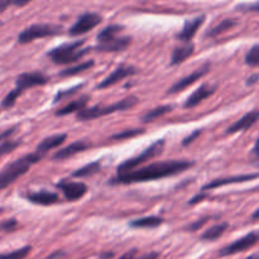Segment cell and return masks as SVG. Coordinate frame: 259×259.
I'll use <instances>...</instances> for the list:
<instances>
[{"label": "cell", "instance_id": "4dcf8cb0", "mask_svg": "<svg viewBox=\"0 0 259 259\" xmlns=\"http://www.w3.org/2000/svg\"><path fill=\"white\" fill-rule=\"evenodd\" d=\"M19 146H20L19 141H4L2 144H0V158L7 156V154H9L10 152H13Z\"/></svg>", "mask_w": 259, "mask_h": 259}, {"label": "cell", "instance_id": "f546056e", "mask_svg": "<svg viewBox=\"0 0 259 259\" xmlns=\"http://www.w3.org/2000/svg\"><path fill=\"white\" fill-rule=\"evenodd\" d=\"M245 63L250 67H259V45L253 46L245 55Z\"/></svg>", "mask_w": 259, "mask_h": 259}, {"label": "cell", "instance_id": "8fae6325", "mask_svg": "<svg viewBox=\"0 0 259 259\" xmlns=\"http://www.w3.org/2000/svg\"><path fill=\"white\" fill-rule=\"evenodd\" d=\"M57 187L63 192L66 199L68 201H77L82 199L88 192V186L82 182H73V181H61L57 184Z\"/></svg>", "mask_w": 259, "mask_h": 259}, {"label": "cell", "instance_id": "603a6c76", "mask_svg": "<svg viewBox=\"0 0 259 259\" xmlns=\"http://www.w3.org/2000/svg\"><path fill=\"white\" fill-rule=\"evenodd\" d=\"M123 30V27L119 24H111L104 28L100 33L98 34V42L99 43H106L110 40L115 39L119 37V33Z\"/></svg>", "mask_w": 259, "mask_h": 259}, {"label": "cell", "instance_id": "74e56055", "mask_svg": "<svg viewBox=\"0 0 259 259\" xmlns=\"http://www.w3.org/2000/svg\"><path fill=\"white\" fill-rule=\"evenodd\" d=\"M206 218H205V219H201V220H199V222H196V224H192V225H190L189 227V229L190 230H197V229H200V228L202 227V225L205 224V222H206Z\"/></svg>", "mask_w": 259, "mask_h": 259}, {"label": "cell", "instance_id": "8d00e7d4", "mask_svg": "<svg viewBox=\"0 0 259 259\" xmlns=\"http://www.w3.org/2000/svg\"><path fill=\"white\" fill-rule=\"evenodd\" d=\"M14 5V2H8V0H0V14L4 13L5 10L8 9L9 7Z\"/></svg>", "mask_w": 259, "mask_h": 259}, {"label": "cell", "instance_id": "44dd1931", "mask_svg": "<svg viewBox=\"0 0 259 259\" xmlns=\"http://www.w3.org/2000/svg\"><path fill=\"white\" fill-rule=\"evenodd\" d=\"M89 101H90V96L82 95L81 98H78V99H76V100L70 101L68 104H66L63 108L58 109V110L56 111V115L65 116V115H68V114H72V113H80V111H82L83 109H86V105H88Z\"/></svg>", "mask_w": 259, "mask_h": 259}, {"label": "cell", "instance_id": "277c9868", "mask_svg": "<svg viewBox=\"0 0 259 259\" xmlns=\"http://www.w3.org/2000/svg\"><path fill=\"white\" fill-rule=\"evenodd\" d=\"M83 43H85V39L63 43V45L58 46V47L50 51L48 56H50V58L56 65H68V63H73L76 61L81 60L90 51L89 48H82Z\"/></svg>", "mask_w": 259, "mask_h": 259}, {"label": "cell", "instance_id": "4fadbf2b", "mask_svg": "<svg viewBox=\"0 0 259 259\" xmlns=\"http://www.w3.org/2000/svg\"><path fill=\"white\" fill-rule=\"evenodd\" d=\"M259 177V174H248V175H238V176H230L224 177V179H217L214 181H210L209 184L205 185L202 187L204 191L211 189H218V187L228 186V185H234V184H243V182H248L250 180H255Z\"/></svg>", "mask_w": 259, "mask_h": 259}, {"label": "cell", "instance_id": "ba28073f", "mask_svg": "<svg viewBox=\"0 0 259 259\" xmlns=\"http://www.w3.org/2000/svg\"><path fill=\"white\" fill-rule=\"evenodd\" d=\"M259 242V230H253V232L248 233L247 235H244L240 239L235 240V242L230 243L229 245L223 248L220 250V255L222 257H227V255H233L237 254V253L244 252L248 250L249 248L254 247L255 244Z\"/></svg>", "mask_w": 259, "mask_h": 259}, {"label": "cell", "instance_id": "ee69618b", "mask_svg": "<svg viewBox=\"0 0 259 259\" xmlns=\"http://www.w3.org/2000/svg\"><path fill=\"white\" fill-rule=\"evenodd\" d=\"M258 78H259V75H254V76H253V77H249V78H248V85H253V83H254L255 82V80H258Z\"/></svg>", "mask_w": 259, "mask_h": 259}, {"label": "cell", "instance_id": "f6af8a7d", "mask_svg": "<svg viewBox=\"0 0 259 259\" xmlns=\"http://www.w3.org/2000/svg\"><path fill=\"white\" fill-rule=\"evenodd\" d=\"M252 219L253 220H259V209L255 210V212H254V214H253Z\"/></svg>", "mask_w": 259, "mask_h": 259}, {"label": "cell", "instance_id": "6da1fadb", "mask_svg": "<svg viewBox=\"0 0 259 259\" xmlns=\"http://www.w3.org/2000/svg\"><path fill=\"white\" fill-rule=\"evenodd\" d=\"M194 166L192 162L189 161H163L154 162L148 166L141 167L138 169L128 172V174L118 175L111 180V184L114 185H129L138 184V182L153 181V180L164 179V177L175 176L180 172H184Z\"/></svg>", "mask_w": 259, "mask_h": 259}, {"label": "cell", "instance_id": "52a82bcc", "mask_svg": "<svg viewBox=\"0 0 259 259\" xmlns=\"http://www.w3.org/2000/svg\"><path fill=\"white\" fill-rule=\"evenodd\" d=\"M62 28L58 25L53 24H33L30 27L25 28L23 32L19 33L18 35V42L20 45H25V43L33 42L38 38H46V37H53V35L60 34Z\"/></svg>", "mask_w": 259, "mask_h": 259}, {"label": "cell", "instance_id": "7bdbcfd3", "mask_svg": "<svg viewBox=\"0 0 259 259\" xmlns=\"http://www.w3.org/2000/svg\"><path fill=\"white\" fill-rule=\"evenodd\" d=\"M13 131H14V129H9V131H5V133H3V134H0V141H2V139H4V138H7L8 136H10V134L13 133Z\"/></svg>", "mask_w": 259, "mask_h": 259}, {"label": "cell", "instance_id": "ac0fdd59", "mask_svg": "<svg viewBox=\"0 0 259 259\" xmlns=\"http://www.w3.org/2000/svg\"><path fill=\"white\" fill-rule=\"evenodd\" d=\"M132 43L131 37H118L115 39L110 40L106 43H98L95 46V50L98 52H121V51L126 50L129 45Z\"/></svg>", "mask_w": 259, "mask_h": 259}, {"label": "cell", "instance_id": "ffe728a7", "mask_svg": "<svg viewBox=\"0 0 259 259\" xmlns=\"http://www.w3.org/2000/svg\"><path fill=\"white\" fill-rule=\"evenodd\" d=\"M66 137H67L66 134H55V136L47 137V138H45L39 144H38L34 152L37 154H39L43 158V157L46 156V153L50 152L51 149H55L57 148V147H60L61 144L65 142Z\"/></svg>", "mask_w": 259, "mask_h": 259}, {"label": "cell", "instance_id": "5bb4252c", "mask_svg": "<svg viewBox=\"0 0 259 259\" xmlns=\"http://www.w3.org/2000/svg\"><path fill=\"white\" fill-rule=\"evenodd\" d=\"M25 199L34 205H40V206H51V205L57 204L60 196L56 192L51 191H33L28 192L25 195Z\"/></svg>", "mask_w": 259, "mask_h": 259}, {"label": "cell", "instance_id": "d6a6232c", "mask_svg": "<svg viewBox=\"0 0 259 259\" xmlns=\"http://www.w3.org/2000/svg\"><path fill=\"white\" fill-rule=\"evenodd\" d=\"M81 88H82V85L75 86V88L70 89V90L60 91V93H58L57 95L55 96V101H53V103H58V101H61V100H65V99L70 98V96H72V95H75V94L77 93V90H80Z\"/></svg>", "mask_w": 259, "mask_h": 259}, {"label": "cell", "instance_id": "484cf974", "mask_svg": "<svg viewBox=\"0 0 259 259\" xmlns=\"http://www.w3.org/2000/svg\"><path fill=\"white\" fill-rule=\"evenodd\" d=\"M163 223V219L159 217H146L141 219L133 220L131 223V227L133 228H157Z\"/></svg>", "mask_w": 259, "mask_h": 259}, {"label": "cell", "instance_id": "4316f807", "mask_svg": "<svg viewBox=\"0 0 259 259\" xmlns=\"http://www.w3.org/2000/svg\"><path fill=\"white\" fill-rule=\"evenodd\" d=\"M91 67H94V61L93 60L85 61V62L78 63V65L73 66V67H68L66 68V70L61 71L60 76L61 77H70V76H75V75H78V73L85 72V71H88L89 68Z\"/></svg>", "mask_w": 259, "mask_h": 259}, {"label": "cell", "instance_id": "9c48e42d", "mask_svg": "<svg viewBox=\"0 0 259 259\" xmlns=\"http://www.w3.org/2000/svg\"><path fill=\"white\" fill-rule=\"evenodd\" d=\"M101 23V17L96 13H86L82 14L77 20H76L75 24L70 28V35L76 37V35H82L85 33L90 32L91 29H94L95 27H98Z\"/></svg>", "mask_w": 259, "mask_h": 259}, {"label": "cell", "instance_id": "e0dca14e", "mask_svg": "<svg viewBox=\"0 0 259 259\" xmlns=\"http://www.w3.org/2000/svg\"><path fill=\"white\" fill-rule=\"evenodd\" d=\"M214 93H215V86L204 83V85L200 86L197 90H195L194 93L187 98L186 103H185V108L191 109V108H195V106L200 105L202 101L206 100L207 98H210Z\"/></svg>", "mask_w": 259, "mask_h": 259}, {"label": "cell", "instance_id": "7402d4cb", "mask_svg": "<svg viewBox=\"0 0 259 259\" xmlns=\"http://www.w3.org/2000/svg\"><path fill=\"white\" fill-rule=\"evenodd\" d=\"M195 50V46L192 43H186V45H182L179 46L174 50L171 56V65L172 66H177V65H181L182 62L187 60L190 56L194 53Z\"/></svg>", "mask_w": 259, "mask_h": 259}, {"label": "cell", "instance_id": "60d3db41", "mask_svg": "<svg viewBox=\"0 0 259 259\" xmlns=\"http://www.w3.org/2000/svg\"><path fill=\"white\" fill-rule=\"evenodd\" d=\"M205 197H206V195H205L204 192H202V194H199L196 197H194V199H192L191 201H190V204H191V205L197 204V202H200V201H201V200H204Z\"/></svg>", "mask_w": 259, "mask_h": 259}, {"label": "cell", "instance_id": "7a4b0ae2", "mask_svg": "<svg viewBox=\"0 0 259 259\" xmlns=\"http://www.w3.org/2000/svg\"><path fill=\"white\" fill-rule=\"evenodd\" d=\"M40 159H42V157H40L39 154L35 153V152H33V153L23 156L20 157V158L8 163L7 166L0 171V191L7 189V187L10 186L13 182L17 181L19 177H22L23 175L27 174L28 169H29L33 164L39 162Z\"/></svg>", "mask_w": 259, "mask_h": 259}, {"label": "cell", "instance_id": "9a60e30c", "mask_svg": "<svg viewBox=\"0 0 259 259\" xmlns=\"http://www.w3.org/2000/svg\"><path fill=\"white\" fill-rule=\"evenodd\" d=\"M204 20H205L204 15H201V17H196L194 18V19H187L186 22H185L182 30L177 34L179 40H181V42L184 43H190V40L195 37V34L197 33L199 28L202 25Z\"/></svg>", "mask_w": 259, "mask_h": 259}, {"label": "cell", "instance_id": "ab89813d", "mask_svg": "<svg viewBox=\"0 0 259 259\" xmlns=\"http://www.w3.org/2000/svg\"><path fill=\"white\" fill-rule=\"evenodd\" d=\"M159 254L157 252H151V253H147V254L142 255V257L136 258V259H158Z\"/></svg>", "mask_w": 259, "mask_h": 259}, {"label": "cell", "instance_id": "3957f363", "mask_svg": "<svg viewBox=\"0 0 259 259\" xmlns=\"http://www.w3.org/2000/svg\"><path fill=\"white\" fill-rule=\"evenodd\" d=\"M48 82L47 76L42 72H24L19 75L15 81V88L3 99L2 108L9 109L15 104L17 99L24 93L27 89L34 88V86H42Z\"/></svg>", "mask_w": 259, "mask_h": 259}, {"label": "cell", "instance_id": "f1b7e54d", "mask_svg": "<svg viewBox=\"0 0 259 259\" xmlns=\"http://www.w3.org/2000/svg\"><path fill=\"white\" fill-rule=\"evenodd\" d=\"M229 228V224L228 223H222V224H217L214 227H211L210 229H207L206 232L202 234L201 239L202 240H215L218 238L222 237L225 233V230Z\"/></svg>", "mask_w": 259, "mask_h": 259}, {"label": "cell", "instance_id": "836d02e7", "mask_svg": "<svg viewBox=\"0 0 259 259\" xmlns=\"http://www.w3.org/2000/svg\"><path fill=\"white\" fill-rule=\"evenodd\" d=\"M18 227V222L15 219H9V220H5L0 224V230L5 233H12L17 229Z\"/></svg>", "mask_w": 259, "mask_h": 259}, {"label": "cell", "instance_id": "d4e9b609", "mask_svg": "<svg viewBox=\"0 0 259 259\" xmlns=\"http://www.w3.org/2000/svg\"><path fill=\"white\" fill-rule=\"evenodd\" d=\"M101 168V163L99 161L91 162V163L85 164L83 167H81L80 169H76L72 174V177H78V179H82V177H90L94 175L98 174Z\"/></svg>", "mask_w": 259, "mask_h": 259}, {"label": "cell", "instance_id": "8992f818", "mask_svg": "<svg viewBox=\"0 0 259 259\" xmlns=\"http://www.w3.org/2000/svg\"><path fill=\"white\" fill-rule=\"evenodd\" d=\"M164 144H166V142L163 139H159V141H156L153 144H151L148 148L144 149L143 152H141V154H137L133 158H129L126 161H124L118 167V175L128 174V172L134 171V169H138L139 166H142L146 162L158 157L163 152Z\"/></svg>", "mask_w": 259, "mask_h": 259}, {"label": "cell", "instance_id": "cb8c5ba5", "mask_svg": "<svg viewBox=\"0 0 259 259\" xmlns=\"http://www.w3.org/2000/svg\"><path fill=\"white\" fill-rule=\"evenodd\" d=\"M172 109H174V106H171V105L157 106V108L152 109V110H149L148 113L144 114V115L142 116L141 120L143 121V123H151V121L156 120V119H158V118H161V116L164 115V114L169 113Z\"/></svg>", "mask_w": 259, "mask_h": 259}, {"label": "cell", "instance_id": "b9f144b4", "mask_svg": "<svg viewBox=\"0 0 259 259\" xmlns=\"http://www.w3.org/2000/svg\"><path fill=\"white\" fill-rule=\"evenodd\" d=\"M252 152H253V154H254L255 157H258V158H259V138L257 139V142H255V144H254V147H253Z\"/></svg>", "mask_w": 259, "mask_h": 259}, {"label": "cell", "instance_id": "7dc6e473", "mask_svg": "<svg viewBox=\"0 0 259 259\" xmlns=\"http://www.w3.org/2000/svg\"><path fill=\"white\" fill-rule=\"evenodd\" d=\"M2 24H3V23H2V22H0V27H2Z\"/></svg>", "mask_w": 259, "mask_h": 259}, {"label": "cell", "instance_id": "e575fe53", "mask_svg": "<svg viewBox=\"0 0 259 259\" xmlns=\"http://www.w3.org/2000/svg\"><path fill=\"white\" fill-rule=\"evenodd\" d=\"M238 9H242L243 12H259V2L253 4H243L238 7Z\"/></svg>", "mask_w": 259, "mask_h": 259}, {"label": "cell", "instance_id": "2e32d148", "mask_svg": "<svg viewBox=\"0 0 259 259\" xmlns=\"http://www.w3.org/2000/svg\"><path fill=\"white\" fill-rule=\"evenodd\" d=\"M259 120V109H255V110L249 111L245 115H243L239 120L235 121L234 124L228 128L227 133L228 134H233V133H238V132H243V131H248L250 126L254 125L255 123Z\"/></svg>", "mask_w": 259, "mask_h": 259}, {"label": "cell", "instance_id": "1f68e13d", "mask_svg": "<svg viewBox=\"0 0 259 259\" xmlns=\"http://www.w3.org/2000/svg\"><path fill=\"white\" fill-rule=\"evenodd\" d=\"M144 131L143 129H132V131H125V132H120L118 134H114L111 137V139L114 141H123V139H128V138H133V137L139 136V134H143Z\"/></svg>", "mask_w": 259, "mask_h": 259}, {"label": "cell", "instance_id": "30bf717a", "mask_svg": "<svg viewBox=\"0 0 259 259\" xmlns=\"http://www.w3.org/2000/svg\"><path fill=\"white\" fill-rule=\"evenodd\" d=\"M210 71V63H205L202 67H200L199 70L194 71L192 73H190V75L185 76L184 78H181V80H179L177 82H175L174 85L169 88L168 90V94H177L180 93V91H184L185 89H187L189 86L194 85L196 81H199L200 78L204 77L205 75H207Z\"/></svg>", "mask_w": 259, "mask_h": 259}, {"label": "cell", "instance_id": "5b68a950", "mask_svg": "<svg viewBox=\"0 0 259 259\" xmlns=\"http://www.w3.org/2000/svg\"><path fill=\"white\" fill-rule=\"evenodd\" d=\"M137 103H138V99L134 98V96H129V98L123 99V100L111 104V105H96L93 106V108L83 109L82 111L77 113V119L81 121L94 120V119L101 118V116L109 115V114L116 113V111L128 110V109L136 106Z\"/></svg>", "mask_w": 259, "mask_h": 259}, {"label": "cell", "instance_id": "d6986e66", "mask_svg": "<svg viewBox=\"0 0 259 259\" xmlns=\"http://www.w3.org/2000/svg\"><path fill=\"white\" fill-rule=\"evenodd\" d=\"M89 147L90 146L82 141L73 142V143L68 144V146L65 147V148H62V149H60L58 152H56V153L53 154V159H56V161H63V159H67V158H70V157H73V156H76V154L81 153V152L86 151Z\"/></svg>", "mask_w": 259, "mask_h": 259}, {"label": "cell", "instance_id": "d590c367", "mask_svg": "<svg viewBox=\"0 0 259 259\" xmlns=\"http://www.w3.org/2000/svg\"><path fill=\"white\" fill-rule=\"evenodd\" d=\"M200 134H201V131H195L194 133H192V134H190L189 137H186V138L184 139V142H182V146H184V147H187V146H190V144H191L192 142H194L195 139H196L197 137L200 136Z\"/></svg>", "mask_w": 259, "mask_h": 259}, {"label": "cell", "instance_id": "f35d334b", "mask_svg": "<svg viewBox=\"0 0 259 259\" xmlns=\"http://www.w3.org/2000/svg\"><path fill=\"white\" fill-rule=\"evenodd\" d=\"M136 254H137V249H132V250H129V252H126L125 254L121 255V257L118 258V259H136V258H134V257H136Z\"/></svg>", "mask_w": 259, "mask_h": 259}, {"label": "cell", "instance_id": "bcb514c9", "mask_svg": "<svg viewBox=\"0 0 259 259\" xmlns=\"http://www.w3.org/2000/svg\"><path fill=\"white\" fill-rule=\"evenodd\" d=\"M245 259H259V253H255V254L249 255V257H247Z\"/></svg>", "mask_w": 259, "mask_h": 259}, {"label": "cell", "instance_id": "83f0119b", "mask_svg": "<svg viewBox=\"0 0 259 259\" xmlns=\"http://www.w3.org/2000/svg\"><path fill=\"white\" fill-rule=\"evenodd\" d=\"M237 24H238V22L235 19H224V20H222L219 24L215 25L212 29H210L209 32H207L206 35L207 37H218V35H220L222 33H225L227 30L234 28Z\"/></svg>", "mask_w": 259, "mask_h": 259}, {"label": "cell", "instance_id": "7c38bea8", "mask_svg": "<svg viewBox=\"0 0 259 259\" xmlns=\"http://www.w3.org/2000/svg\"><path fill=\"white\" fill-rule=\"evenodd\" d=\"M138 72L136 67L133 66H129V65H120L119 67H116L113 72L110 73L109 76H106L100 83H99L98 88L99 89H108L110 86L115 85L118 83L119 81L124 80V78L129 77V76H133Z\"/></svg>", "mask_w": 259, "mask_h": 259}]
</instances>
